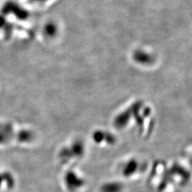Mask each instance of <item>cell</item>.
<instances>
[{
	"label": "cell",
	"instance_id": "obj_1",
	"mask_svg": "<svg viewBox=\"0 0 192 192\" xmlns=\"http://www.w3.org/2000/svg\"><path fill=\"white\" fill-rule=\"evenodd\" d=\"M86 153L85 145L81 141H76L68 147H63L60 151L61 159L68 160L71 159H78L83 157Z\"/></svg>",
	"mask_w": 192,
	"mask_h": 192
},
{
	"label": "cell",
	"instance_id": "obj_2",
	"mask_svg": "<svg viewBox=\"0 0 192 192\" xmlns=\"http://www.w3.org/2000/svg\"><path fill=\"white\" fill-rule=\"evenodd\" d=\"M63 183L69 192H77L84 187L86 181L73 170H68L63 176Z\"/></svg>",
	"mask_w": 192,
	"mask_h": 192
},
{
	"label": "cell",
	"instance_id": "obj_3",
	"mask_svg": "<svg viewBox=\"0 0 192 192\" xmlns=\"http://www.w3.org/2000/svg\"><path fill=\"white\" fill-rule=\"evenodd\" d=\"M140 167V165L136 159H130L122 166L121 170L122 175L125 178L132 177L137 173Z\"/></svg>",
	"mask_w": 192,
	"mask_h": 192
},
{
	"label": "cell",
	"instance_id": "obj_4",
	"mask_svg": "<svg viewBox=\"0 0 192 192\" xmlns=\"http://www.w3.org/2000/svg\"><path fill=\"white\" fill-rule=\"evenodd\" d=\"M123 191L124 185L117 181H107L101 187V192H122Z\"/></svg>",
	"mask_w": 192,
	"mask_h": 192
}]
</instances>
